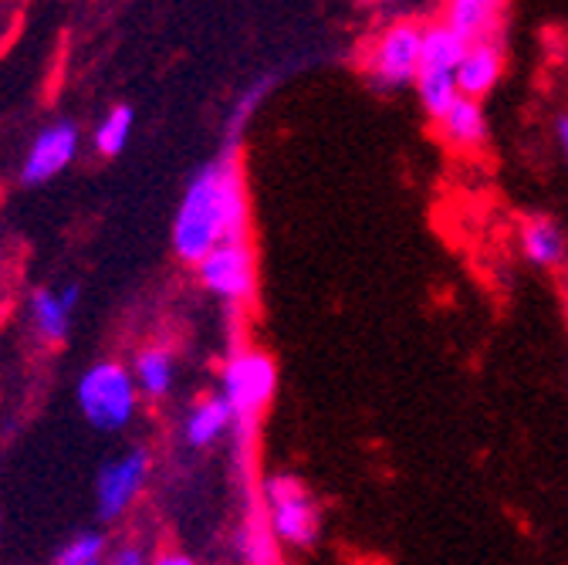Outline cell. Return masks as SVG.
Returning a JSON list of instances; mask_svg holds the SVG:
<instances>
[{
  "label": "cell",
  "mask_w": 568,
  "mask_h": 565,
  "mask_svg": "<svg viewBox=\"0 0 568 565\" xmlns=\"http://www.w3.org/2000/svg\"><path fill=\"white\" fill-rule=\"evenodd\" d=\"M244 190L237 176L234 157H221L206 163L180 200L173 221V251L186 264H200L213 248L224 241L244 238Z\"/></svg>",
  "instance_id": "1"
},
{
  "label": "cell",
  "mask_w": 568,
  "mask_h": 565,
  "mask_svg": "<svg viewBox=\"0 0 568 565\" xmlns=\"http://www.w3.org/2000/svg\"><path fill=\"white\" fill-rule=\"evenodd\" d=\"M75 400H79V410L89 427H95L102 434H119L135 420L142 393L135 386L132 370L105 360L82 373Z\"/></svg>",
  "instance_id": "2"
},
{
  "label": "cell",
  "mask_w": 568,
  "mask_h": 565,
  "mask_svg": "<svg viewBox=\"0 0 568 565\" xmlns=\"http://www.w3.org/2000/svg\"><path fill=\"white\" fill-rule=\"evenodd\" d=\"M267 532L284 548H312L322 535V512L295 474H267L261 484Z\"/></svg>",
  "instance_id": "3"
},
{
  "label": "cell",
  "mask_w": 568,
  "mask_h": 565,
  "mask_svg": "<svg viewBox=\"0 0 568 565\" xmlns=\"http://www.w3.org/2000/svg\"><path fill=\"white\" fill-rule=\"evenodd\" d=\"M153 474V451L132 444L119 454H112L95 477V515L99 522H119L132 512V505L142 498V491Z\"/></svg>",
  "instance_id": "4"
},
{
  "label": "cell",
  "mask_w": 568,
  "mask_h": 565,
  "mask_svg": "<svg viewBox=\"0 0 568 565\" xmlns=\"http://www.w3.org/2000/svg\"><path fill=\"white\" fill-rule=\"evenodd\" d=\"M423 54V24L396 21L383 28L366 51V75L379 92H399L416 82Z\"/></svg>",
  "instance_id": "5"
},
{
  "label": "cell",
  "mask_w": 568,
  "mask_h": 565,
  "mask_svg": "<svg viewBox=\"0 0 568 565\" xmlns=\"http://www.w3.org/2000/svg\"><path fill=\"white\" fill-rule=\"evenodd\" d=\"M274 383H277L274 363L254 349L234 352L221 370V393L234 406L237 423L257 416L267 406V400L274 396Z\"/></svg>",
  "instance_id": "6"
},
{
  "label": "cell",
  "mask_w": 568,
  "mask_h": 565,
  "mask_svg": "<svg viewBox=\"0 0 568 565\" xmlns=\"http://www.w3.org/2000/svg\"><path fill=\"white\" fill-rule=\"evenodd\" d=\"M200 281L210 295H217L221 302H247L254 295V258L244 238L224 241L221 248H213L200 264Z\"/></svg>",
  "instance_id": "7"
},
{
  "label": "cell",
  "mask_w": 568,
  "mask_h": 565,
  "mask_svg": "<svg viewBox=\"0 0 568 565\" xmlns=\"http://www.w3.org/2000/svg\"><path fill=\"white\" fill-rule=\"evenodd\" d=\"M79 153V129L75 122H51L38 132V139L28 150V160H24V170H21V180L28 186H41L48 180H54L61 170H68V163L75 160Z\"/></svg>",
  "instance_id": "8"
},
{
  "label": "cell",
  "mask_w": 568,
  "mask_h": 565,
  "mask_svg": "<svg viewBox=\"0 0 568 565\" xmlns=\"http://www.w3.org/2000/svg\"><path fill=\"white\" fill-rule=\"evenodd\" d=\"M505 38H484L470 41L467 54L457 64V89L467 99H487L497 82L505 79Z\"/></svg>",
  "instance_id": "9"
},
{
  "label": "cell",
  "mask_w": 568,
  "mask_h": 565,
  "mask_svg": "<svg viewBox=\"0 0 568 565\" xmlns=\"http://www.w3.org/2000/svg\"><path fill=\"white\" fill-rule=\"evenodd\" d=\"M234 427H237V413L224 400V393L221 390L206 393L183 416V444L193 451H210V447H217Z\"/></svg>",
  "instance_id": "10"
},
{
  "label": "cell",
  "mask_w": 568,
  "mask_h": 565,
  "mask_svg": "<svg viewBox=\"0 0 568 565\" xmlns=\"http://www.w3.org/2000/svg\"><path fill=\"white\" fill-rule=\"evenodd\" d=\"M505 11L508 0H444L440 21L450 24L467 41H484V38H501Z\"/></svg>",
  "instance_id": "11"
},
{
  "label": "cell",
  "mask_w": 568,
  "mask_h": 565,
  "mask_svg": "<svg viewBox=\"0 0 568 565\" xmlns=\"http://www.w3.org/2000/svg\"><path fill=\"white\" fill-rule=\"evenodd\" d=\"M82 299L79 285H64V289H38L31 295V322L44 342H61L71 329V312H75Z\"/></svg>",
  "instance_id": "12"
},
{
  "label": "cell",
  "mask_w": 568,
  "mask_h": 565,
  "mask_svg": "<svg viewBox=\"0 0 568 565\" xmlns=\"http://www.w3.org/2000/svg\"><path fill=\"white\" fill-rule=\"evenodd\" d=\"M437 125H440L444 143L457 153H474L487 143V115H484L480 99L460 95Z\"/></svg>",
  "instance_id": "13"
},
{
  "label": "cell",
  "mask_w": 568,
  "mask_h": 565,
  "mask_svg": "<svg viewBox=\"0 0 568 565\" xmlns=\"http://www.w3.org/2000/svg\"><path fill=\"white\" fill-rule=\"evenodd\" d=\"M521 254L535 264V268H545V271H555L565 264L568 258V238L561 231L558 221L538 214V218H528L521 224Z\"/></svg>",
  "instance_id": "14"
},
{
  "label": "cell",
  "mask_w": 568,
  "mask_h": 565,
  "mask_svg": "<svg viewBox=\"0 0 568 565\" xmlns=\"http://www.w3.org/2000/svg\"><path fill=\"white\" fill-rule=\"evenodd\" d=\"M132 376H135V386L146 400H166L176 386V356L170 349H142L135 356V366H132Z\"/></svg>",
  "instance_id": "15"
},
{
  "label": "cell",
  "mask_w": 568,
  "mask_h": 565,
  "mask_svg": "<svg viewBox=\"0 0 568 565\" xmlns=\"http://www.w3.org/2000/svg\"><path fill=\"white\" fill-rule=\"evenodd\" d=\"M467 48H470V41L437 18L434 24H423V54H419V68H437V72H457V64H460V58L467 54Z\"/></svg>",
  "instance_id": "16"
},
{
  "label": "cell",
  "mask_w": 568,
  "mask_h": 565,
  "mask_svg": "<svg viewBox=\"0 0 568 565\" xmlns=\"http://www.w3.org/2000/svg\"><path fill=\"white\" fill-rule=\"evenodd\" d=\"M413 89H416L419 109L426 112L430 122H440L447 115V109L460 99L457 72H437V68H419Z\"/></svg>",
  "instance_id": "17"
},
{
  "label": "cell",
  "mask_w": 568,
  "mask_h": 565,
  "mask_svg": "<svg viewBox=\"0 0 568 565\" xmlns=\"http://www.w3.org/2000/svg\"><path fill=\"white\" fill-rule=\"evenodd\" d=\"M105 552H109V535L99 528H82L58 548L54 565H102Z\"/></svg>",
  "instance_id": "18"
},
{
  "label": "cell",
  "mask_w": 568,
  "mask_h": 565,
  "mask_svg": "<svg viewBox=\"0 0 568 565\" xmlns=\"http://www.w3.org/2000/svg\"><path fill=\"white\" fill-rule=\"evenodd\" d=\"M132 109L129 105H115L95 129V150L102 157H119L129 143V132H132Z\"/></svg>",
  "instance_id": "19"
},
{
  "label": "cell",
  "mask_w": 568,
  "mask_h": 565,
  "mask_svg": "<svg viewBox=\"0 0 568 565\" xmlns=\"http://www.w3.org/2000/svg\"><path fill=\"white\" fill-rule=\"evenodd\" d=\"M150 562H153V552L135 538L109 545V552L102 558V565H150Z\"/></svg>",
  "instance_id": "20"
},
{
  "label": "cell",
  "mask_w": 568,
  "mask_h": 565,
  "mask_svg": "<svg viewBox=\"0 0 568 565\" xmlns=\"http://www.w3.org/2000/svg\"><path fill=\"white\" fill-rule=\"evenodd\" d=\"M150 565H196V558L183 548H160V552H153Z\"/></svg>",
  "instance_id": "21"
},
{
  "label": "cell",
  "mask_w": 568,
  "mask_h": 565,
  "mask_svg": "<svg viewBox=\"0 0 568 565\" xmlns=\"http://www.w3.org/2000/svg\"><path fill=\"white\" fill-rule=\"evenodd\" d=\"M555 139H558V150H561V157L568 160V112L555 119Z\"/></svg>",
  "instance_id": "22"
},
{
  "label": "cell",
  "mask_w": 568,
  "mask_h": 565,
  "mask_svg": "<svg viewBox=\"0 0 568 565\" xmlns=\"http://www.w3.org/2000/svg\"><path fill=\"white\" fill-rule=\"evenodd\" d=\"M0 535H4V515H0Z\"/></svg>",
  "instance_id": "23"
}]
</instances>
